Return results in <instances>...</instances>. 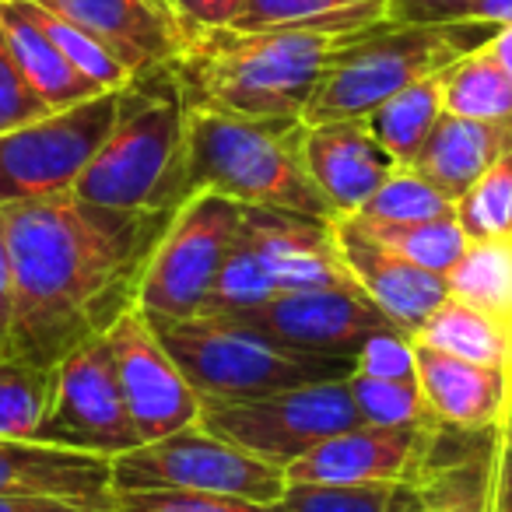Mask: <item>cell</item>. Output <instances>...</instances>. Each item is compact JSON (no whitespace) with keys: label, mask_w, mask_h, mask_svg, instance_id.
<instances>
[{"label":"cell","mask_w":512,"mask_h":512,"mask_svg":"<svg viewBox=\"0 0 512 512\" xmlns=\"http://www.w3.org/2000/svg\"><path fill=\"white\" fill-rule=\"evenodd\" d=\"M169 11L176 15L179 29L197 32V29H218V25H235L246 8V0H165Z\"/></svg>","instance_id":"obj_42"},{"label":"cell","mask_w":512,"mask_h":512,"mask_svg":"<svg viewBox=\"0 0 512 512\" xmlns=\"http://www.w3.org/2000/svg\"><path fill=\"white\" fill-rule=\"evenodd\" d=\"M36 11H39L43 29L50 32V39L60 46V53H64V57L71 60L74 71H78L81 78L92 81L95 88H102V92H120V88L134 78V71H130V67L123 64V60L116 57L106 43H99L92 32H85L81 25L67 22V18L53 15V11L39 8V4H36Z\"/></svg>","instance_id":"obj_33"},{"label":"cell","mask_w":512,"mask_h":512,"mask_svg":"<svg viewBox=\"0 0 512 512\" xmlns=\"http://www.w3.org/2000/svg\"><path fill=\"white\" fill-rule=\"evenodd\" d=\"M106 337L113 344L123 397H127L141 442L165 439L179 428L197 425L204 400L186 383L183 369L165 351V344L158 341L155 327L141 309L134 306L130 313H123Z\"/></svg>","instance_id":"obj_13"},{"label":"cell","mask_w":512,"mask_h":512,"mask_svg":"<svg viewBox=\"0 0 512 512\" xmlns=\"http://www.w3.org/2000/svg\"><path fill=\"white\" fill-rule=\"evenodd\" d=\"M242 239L264 264L271 285L281 292H309V288H358L344 267L337 246L334 221L299 211H271L246 207Z\"/></svg>","instance_id":"obj_15"},{"label":"cell","mask_w":512,"mask_h":512,"mask_svg":"<svg viewBox=\"0 0 512 512\" xmlns=\"http://www.w3.org/2000/svg\"><path fill=\"white\" fill-rule=\"evenodd\" d=\"M386 22V0H246L235 29H306L348 36Z\"/></svg>","instance_id":"obj_24"},{"label":"cell","mask_w":512,"mask_h":512,"mask_svg":"<svg viewBox=\"0 0 512 512\" xmlns=\"http://www.w3.org/2000/svg\"><path fill=\"white\" fill-rule=\"evenodd\" d=\"M11 320H15V281H11V249L0 221V358L11 355Z\"/></svg>","instance_id":"obj_43"},{"label":"cell","mask_w":512,"mask_h":512,"mask_svg":"<svg viewBox=\"0 0 512 512\" xmlns=\"http://www.w3.org/2000/svg\"><path fill=\"white\" fill-rule=\"evenodd\" d=\"M151 327L204 404L348 379L358 369L355 358L295 348L242 316L200 313L193 320H151Z\"/></svg>","instance_id":"obj_5"},{"label":"cell","mask_w":512,"mask_h":512,"mask_svg":"<svg viewBox=\"0 0 512 512\" xmlns=\"http://www.w3.org/2000/svg\"><path fill=\"white\" fill-rule=\"evenodd\" d=\"M449 295L495 320L512 313V232L495 239H470L456 267L446 274Z\"/></svg>","instance_id":"obj_27"},{"label":"cell","mask_w":512,"mask_h":512,"mask_svg":"<svg viewBox=\"0 0 512 512\" xmlns=\"http://www.w3.org/2000/svg\"><path fill=\"white\" fill-rule=\"evenodd\" d=\"M337 246H341L344 267L351 271L355 285L386 313L393 327L404 334H418V327L449 299V285L442 274L411 264L393 249L379 246L372 235L355 225V218L334 221Z\"/></svg>","instance_id":"obj_16"},{"label":"cell","mask_w":512,"mask_h":512,"mask_svg":"<svg viewBox=\"0 0 512 512\" xmlns=\"http://www.w3.org/2000/svg\"><path fill=\"white\" fill-rule=\"evenodd\" d=\"M351 218L379 246L393 249L397 256H404V260H411V264L425 267L432 274H442V278L453 271L463 249L470 246V235L463 232L456 211L428 221H372L362 218V214H351Z\"/></svg>","instance_id":"obj_28"},{"label":"cell","mask_w":512,"mask_h":512,"mask_svg":"<svg viewBox=\"0 0 512 512\" xmlns=\"http://www.w3.org/2000/svg\"><path fill=\"white\" fill-rule=\"evenodd\" d=\"M0 491L53 495L92 512H116L113 460L46 442L0 439Z\"/></svg>","instance_id":"obj_19"},{"label":"cell","mask_w":512,"mask_h":512,"mask_svg":"<svg viewBox=\"0 0 512 512\" xmlns=\"http://www.w3.org/2000/svg\"><path fill=\"white\" fill-rule=\"evenodd\" d=\"M348 36L218 25V29L186 32L169 67L190 109L256 116V120L267 116L302 120L330 57Z\"/></svg>","instance_id":"obj_2"},{"label":"cell","mask_w":512,"mask_h":512,"mask_svg":"<svg viewBox=\"0 0 512 512\" xmlns=\"http://www.w3.org/2000/svg\"><path fill=\"white\" fill-rule=\"evenodd\" d=\"M50 113L53 109L46 106V99L32 88V81L18 67L8 43V32H4V22H0V134L25 127V123H36Z\"/></svg>","instance_id":"obj_38"},{"label":"cell","mask_w":512,"mask_h":512,"mask_svg":"<svg viewBox=\"0 0 512 512\" xmlns=\"http://www.w3.org/2000/svg\"><path fill=\"white\" fill-rule=\"evenodd\" d=\"M190 106L169 64L141 71L116 92V116L74 193L113 211H176L193 197Z\"/></svg>","instance_id":"obj_3"},{"label":"cell","mask_w":512,"mask_h":512,"mask_svg":"<svg viewBox=\"0 0 512 512\" xmlns=\"http://www.w3.org/2000/svg\"><path fill=\"white\" fill-rule=\"evenodd\" d=\"M495 439V432H491ZM491 439L460 460L435 463L425 477L421 512H488L491 495Z\"/></svg>","instance_id":"obj_31"},{"label":"cell","mask_w":512,"mask_h":512,"mask_svg":"<svg viewBox=\"0 0 512 512\" xmlns=\"http://www.w3.org/2000/svg\"><path fill=\"white\" fill-rule=\"evenodd\" d=\"M509 151L512 123H481L442 113L411 165L456 204Z\"/></svg>","instance_id":"obj_21"},{"label":"cell","mask_w":512,"mask_h":512,"mask_svg":"<svg viewBox=\"0 0 512 512\" xmlns=\"http://www.w3.org/2000/svg\"><path fill=\"white\" fill-rule=\"evenodd\" d=\"M509 330H512V313H509Z\"/></svg>","instance_id":"obj_47"},{"label":"cell","mask_w":512,"mask_h":512,"mask_svg":"<svg viewBox=\"0 0 512 512\" xmlns=\"http://www.w3.org/2000/svg\"><path fill=\"white\" fill-rule=\"evenodd\" d=\"M106 43L134 74L169 64L183 46V29L165 0H32Z\"/></svg>","instance_id":"obj_18"},{"label":"cell","mask_w":512,"mask_h":512,"mask_svg":"<svg viewBox=\"0 0 512 512\" xmlns=\"http://www.w3.org/2000/svg\"><path fill=\"white\" fill-rule=\"evenodd\" d=\"M470 22L488 25V29H502V25H512V0H474Z\"/></svg>","instance_id":"obj_45"},{"label":"cell","mask_w":512,"mask_h":512,"mask_svg":"<svg viewBox=\"0 0 512 512\" xmlns=\"http://www.w3.org/2000/svg\"><path fill=\"white\" fill-rule=\"evenodd\" d=\"M488 25L456 22V25H372L341 43L330 57L313 99L302 120L334 123L365 120L376 106L404 92L421 78L442 74L463 53L477 50L491 39Z\"/></svg>","instance_id":"obj_6"},{"label":"cell","mask_w":512,"mask_h":512,"mask_svg":"<svg viewBox=\"0 0 512 512\" xmlns=\"http://www.w3.org/2000/svg\"><path fill=\"white\" fill-rule=\"evenodd\" d=\"M453 211V200L442 190H435L414 165H397L390 172V179L372 193V200L358 214L372 221H428Z\"/></svg>","instance_id":"obj_32"},{"label":"cell","mask_w":512,"mask_h":512,"mask_svg":"<svg viewBox=\"0 0 512 512\" xmlns=\"http://www.w3.org/2000/svg\"><path fill=\"white\" fill-rule=\"evenodd\" d=\"M306 169L316 190L330 204L334 218H351L372 200V193L390 179L397 158L376 141L365 120H334V123H306L302 141Z\"/></svg>","instance_id":"obj_17"},{"label":"cell","mask_w":512,"mask_h":512,"mask_svg":"<svg viewBox=\"0 0 512 512\" xmlns=\"http://www.w3.org/2000/svg\"><path fill=\"white\" fill-rule=\"evenodd\" d=\"M253 327L281 337L295 348L316 355L358 358L362 344L376 330L393 327L386 313L362 288H309V292H281L264 306L239 313Z\"/></svg>","instance_id":"obj_14"},{"label":"cell","mask_w":512,"mask_h":512,"mask_svg":"<svg viewBox=\"0 0 512 512\" xmlns=\"http://www.w3.org/2000/svg\"><path fill=\"white\" fill-rule=\"evenodd\" d=\"M116 491H218L253 502H281L288 491L285 467L267 463L207 428L186 425L130 453L113 456Z\"/></svg>","instance_id":"obj_8"},{"label":"cell","mask_w":512,"mask_h":512,"mask_svg":"<svg viewBox=\"0 0 512 512\" xmlns=\"http://www.w3.org/2000/svg\"><path fill=\"white\" fill-rule=\"evenodd\" d=\"M442 106L463 120L512 123V78L491 57L488 43L442 71Z\"/></svg>","instance_id":"obj_25"},{"label":"cell","mask_w":512,"mask_h":512,"mask_svg":"<svg viewBox=\"0 0 512 512\" xmlns=\"http://www.w3.org/2000/svg\"><path fill=\"white\" fill-rule=\"evenodd\" d=\"M116 116V92L0 134V207L74 193Z\"/></svg>","instance_id":"obj_10"},{"label":"cell","mask_w":512,"mask_h":512,"mask_svg":"<svg viewBox=\"0 0 512 512\" xmlns=\"http://www.w3.org/2000/svg\"><path fill=\"white\" fill-rule=\"evenodd\" d=\"M418 344H428L435 351H446L453 358L474 365H488V369H512V330L509 323L495 320V316L481 313V309L467 306V302L449 295L432 316L418 327L414 334Z\"/></svg>","instance_id":"obj_23"},{"label":"cell","mask_w":512,"mask_h":512,"mask_svg":"<svg viewBox=\"0 0 512 512\" xmlns=\"http://www.w3.org/2000/svg\"><path fill=\"white\" fill-rule=\"evenodd\" d=\"M197 425L260 460L288 467L323 439L365 421L355 407L348 379H330L267 397L204 404Z\"/></svg>","instance_id":"obj_9"},{"label":"cell","mask_w":512,"mask_h":512,"mask_svg":"<svg viewBox=\"0 0 512 512\" xmlns=\"http://www.w3.org/2000/svg\"><path fill=\"white\" fill-rule=\"evenodd\" d=\"M442 428L435 418L414 425H355L323 439L285 467L288 484L425 481L439 463Z\"/></svg>","instance_id":"obj_12"},{"label":"cell","mask_w":512,"mask_h":512,"mask_svg":"<svg viewBox=\"0 0 512 512\" xmlns=\"http://www.w3.org/2000/svg\"><path fill=\"white\" fill-rule=\"evenodd\" d=\"M176 211H113L60 193L0 207L11 249V355L57 369L137 306L144 267Z\"/></svg>","instance_id":"obj_1"},{"label":"cell","mask_w":512,"mask_h":512,"mask_svg":"<svg viewBox=\"0 0 512 512\" xmlns=\"http://www.w3.org/2000/svg\"><path fill=\"white\" fill-rule=\"evenodd\" d=\"M474 0H386L390 25H456L470 22Z\"/></svg>","instance_id":"obj_41"},{"label":"cell","mask_w":512,"mask_h":512,"mask_svg":"<svg viewBox=\"0 0 512 512\" xmlns=\"http://www.w3.org/2000/svg\"><path fill=\"white\" fill-rule=\"evenodd\" d=\"M116 512H288L285 502H253L218 491H116Z\"/></svg>","instance_id":"obj_37"},{"label":"cell","mask_w":512,"mask_h":512,"mask_svg":"<svg viewBox=\"0 0 512 512\" xmlns=\"http://www.w3.org/2000/svg\"><path fill=\"white\" fill-rule=\"evenodd\" d=\"M491 509L512 512V369H509V393H505V411L491 439Z\"/></svg>","instance_id":"obj_40"},{"label":"cell","mask_w":512,"mask_h":512,"mask_svg":"<svg viewBox=\"0 0 512 512\" xmlns=\"http://www.w3.org/2000/svg\"><path fill=\"white\" fill-rule=\"evenodd\" d=\"M348 383L365 425H414V421L432 418L418 379H379L351 372Z\"/></svg>","instance_id":"obj_35"},{"label":"cell","mask_w":512,"mask_h":512,"mask_svg":"<svg viewBox=\"0 0 512 512\" xmlns=\"http://www.w3.org/2000/svg\"><path fill=\"white\" fill-rule=\"evenodd\" d=\"M488 50H491V57H495L498 64H502V71L512 78V25H502V29L491 32Z\"/></svg>","instance_id":"obj_46"},{"label":"cell","mask_w":512,"mask_h":512,"mask_svg":"<svg viewBox=\"0 0 512 512\" xmlns=\"http://www.w3.org/2000/svg\"><path fill=\"white\" fill-rule=\"evenodd\" d=\"M57 369H43L18 355L0 358V439L36 442V432L50 411Z\"/></svg>","instance_id":"obj_30"},{"label":"cell","mask_w":512,"mask_h":512,"mask_svg":"<svg viewBox=\"0 0 512 512\" xmlns=\"http://www.w3.org/2000/svg\"><path fill=\"white\" fill-rule=\"evenodd\" d=\"M190 193L214 190L246 207L299 211L337 221L306 169V120L228 116L190 109Z\"/></svg>","instance_id":"obj_4"},{"label":"cell","mask_w":512,"mask_h":512,"mask_svg":"<svg viewBox=\"0 0 512 512\" xmlns=\"http://www.w3.org/2000/svg\"><path fill=\"white\" fill-rule=\"evenodd\" d=\"M0 512H92V509L67 502V498H53V495H18V491H0Z\"/></svg>","instance_id":"obj_44"},{"label":"cell","mask_w":512,"mask_h":512,"mask_svg":"<svg viewBox=\"0 0 512 512\" xmlns=\"http://www.w3.org/2000/svg\"><path fill=\"white\" fill-rule=\"evenodd\" d=\"M442 113H446V106H442V74H432V78L414 81L404 92L386 99L383 106H376L365 116V123L400 165H411L418 151L425 148L435 123L442 120Z\"/></svg>","instance_id":"obj_26"},{"label":"cell","mask_w":512,"mask_h":512,"mask_svg":"<svg viewBox=\"0 0 512 512\" xmlns=\"http://www.w3.org/2000/svg\"><path fill=\"white\" fill-rule=\"evenodd\" d=\"M456 218L470 239H495L512 232V151L456 200Z\"/></svg>","instance_id":"obj_34"},{"label":"cell","mask_w":512,"mask_h":512,"mask_svg":"<svg viewBox=\"0 0 512 512\" xmlns=\"http://www.w3.org/2000/svg\"><path fill=\"white\" fill-rule=\"evenodd\" d=\"M288 512H421V481H358V484H288Z\"/></svg>","instance_id":"obj_29"},{"label":"cell","mask_w":512,"mask_h":512,"mask_svg":"<svg viewBox=\"0 0 512 512\" xmlns=\"http://www.w3.org/2000/svg\"><path fill=\"white\" fill-rule=\"evenodd\" d=\"M414 351H418V386L428 414L439 425L460 432H495L505 411L509 372L463 362L418 341Z\"/></svg>","instance_id":"obj_20"},{"label":"cell","mask_w":512,"mask_h":512,"mask_svg":"<svg viewBox=\"0 0 512 512\" xmlns=\"http://www.w3.org/2000/svg\"><path fill=\"white\" fill-rule=\"evenodd\" d=\"M358 369L362 376L379 379H418V351L414 337L404 334L400 327H383L362 344L358 351Z\"/></svg>","instance_id":"obj_39"},{"label":"cell","mask_w":512,"mask_h":512,"mask_svg":"<svg viewBox=\"0 0 512 512\" xmlns=\"http://www.w3.org/2000/svg\"><path fill=\"white\" fill-rule=\"evenodd\" d=\"M274 295H278V288L271 285L264 264L256 260V253L246 246V239H242V232H239L225 267H221V278H218V285H214L211 302H207V313L239 316L256 306H264Z\"/></svg>","instance_id":"obj_36"},{"label":"cell","mask_w":512,"mask_h":512,"mask_svg":"<svg viewBox=\"0 0 512 512\" xmlns=\"http://www.w3.org/2000/svg\"><path fill=\"white\" fill-rule=\"evenodd\" d=\"M0 22H4L18 67H22L25 78L32 81V88L43 95L53 113L102 95V88L81 78L71 67V60L60 53V46L53 43L50 32L39 22V11L32 0H0Z\"/></svg>","instance_id":"obj_22"},{"label":"cell","mask_w":512,"mask_h":512,"mask_svg":"<svg viewBox=\"0 0 512 512\" xmlns=\"http://www.w3.org/2000/svg\"><path fill=\"white\" fill-rule=\"evenodd\" d=\"M36 442L109 456V460L141 446L106 334L74 348L57 365V386Z\"/></svg>","instance_id":"obj_11"},{"label":"cell","mask_w":512,"mask_h":512,"mask_svg":"<svg viewBox=\"0 0 512 512\" xmlns=\"http://www.w3.org/2000/svg\"><path fill=\"white\" fill-rule=\"evenodd\" d=\"M242 218L246 204L214 190H200L179 204L144 267L137 309L148 320H193L207 313Z\"/></svg>","instance_id":"obj_7"}]
</instances>
